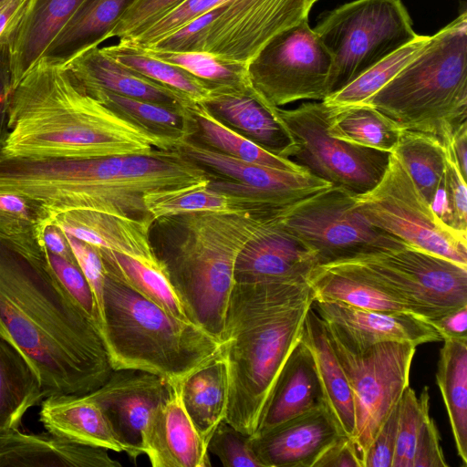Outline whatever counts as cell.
Wrapping results in <instances>:
<instances>
[{"instance_id":"11","label":"cell","mask_w":467,"mask_h":467,"mask_svg":"<svg viewBox=\"0 0 467 467\" xmlns=\"http://www.w3.org/2000/svg\"><path fill=\"white\" fill-rule=\"evenodd\" d=\"M354 199L358 212L375 227L467 267V235L435 214L394 152L380 181Z\"/></svg>"},{"instance_id":"29","label":"cell","mask_w":467,"mask_h":467,"mask_svg":"<svg viewBox=\"0 0 467 467\" xmlns=\"http://www.w3.org/2000/svg\"><path fill=\"white\" fill-rule=\"evenodd\" d=\"M229 387L228 365L222 346L217 353L181 380L182 404L206 444L225 419Z\"/></svg>"},{"instance_id":"31","label":"cell","mask_w":467,"mask_h":467,"mask_svg":"<svg viewBox=\"0 0 467 467\" xmlns=\"http://www.w3.org/2000/svg\"><path fill=\"white\" fill-rule=\"evenodd\" d=\"M302 339L315 358L327 404L344 433L353 441L356 420L352 391L329 342L326 326L312 306L305 319Z\"/></svg>"},{"instance_id":"16","label":"cell","mask_w":467,"mask_h":467,"mask_svg":"<svg viewBox=\"0 0 467 467\" xmlns=\"http://www.w3.org/2000/svg\"><path fill=\"white\" fill-rule=\"evenodd\" d=\"M241 250L235 282H309L317 266L311 250L280 222L276 209Z\"/></svg>"},{"instance_id":"13","label":"cell","mask_w":467,"mask_h":467,"mask_svg":"<svg viewBox=\"0 0 467 467\" xmlns=\"http://www.w3.org/2000/svg\"><path fill=\"white\" fill-rule=\"evenodd\" d=\"M330 107L322 101L305 102L277 111L297 144L291 161L311 174L354 194L372 189L383 176L390 152L338 140L327 132Z\"/></svg>"},{"instance_id":"8","label":"cell","mask_w":467,"mask_h":467,"mask_svg":"<svg viewBox=\"0 0 467 467\" xmlns=\"http://www.w3.org/2000/svg\"><path fill=\"white\" fill-rule=\"evenodd\" d=\"M314 30L332 58L327 96L419 36L401 0L344 4L325 15Z\"/></svg>"},{"instance_id":"45","label":"cell","mask_w":467,"mask_h":467,"mask_svg":"<svg viewBox=\"0 0 467 467\" xmlns=\"http://www.w3.org/2000/svg\"><path fill=\"white\" fill-rule=\"evenodd\" d=\"M430 416V394L424 387L419 397L409 386L400 400L397 442L392 467H412L415 444L425 420Z\"/></svg>"},{"instance_id":"24","label":"cell","mask_w":467,"mask_h":467,"mask_svg":"<svg viewBox=\"0 0 467 467\" xmlns=\"http://www.w3.org/2000/svg\"><path fill=\"white\" fill-rule=\"evenodd\" d=\"M65 67L84 91L100 89L181 110H188L194 103L181 92L124 67L99 47L78 55Z\"/></svg>"},{"instance_id":"55","label":"cell","mask_w":467,"mask_h":467,"mask_svg":"<svg viewBox=\"0 0 467 467\" xmlns=\"http://www.w3.org/2000/svg\"><path fill=\"white\" fill-rule=\"evenodd\" d=\"M314 467H362V462L355 443L344 436L321 455Z\"/></svg>"},{"instance_id":"26","label":"cell","mask_w":467,"mask_h":467,"mask_svg":"<svg viewBox=\"0 0 467 467\" xmlns=\"http://www.w3.org/2000/svg\"><path fill=\"white\" fill-rule=\"evenodd\" d=\"M109 450L78 443L51 432L0 434V467H121Z\"/></svg>"},{"instance_id":"1","label":"cell","mask_w":467,"mask_h":467,"mask_svg":"<svg viewBox=\"0 0 467 467\" xmlns=\"http://www.w3.org/2000/svg\"><path fill=\"white\" fill-rule=\"evenodd\" d=\"M0 337L29 361L45 397L87 394L113 371L98 327L46 255L27 254L1 240Z\"/></svg>"},{"instance_id":"46","label":"cell","mask_w":467,"mask_h":467,"mask_svg":"<svg viewBox=\"0 0 467 467\" xmlns=\"http://www.w3.org/2000/svg\"><path fill=\"white\" fill-rule=\"evenodd\" d=\"M220 4L221 0H184L129 40L120 41L148 49Z\"/></svg>"},{"instance_id":"44","label":"cell","mask_w":467,"mask_h":467,"mask_svg":"<svg viewBox=\"0 0 467 467\" xmlns=\"http://www.w3.org/2000/svg\"><path fill=\"white\" fill-rule=\"evenodd\" d=\"M430 37L431 36L419 35L414 40L377 62L323 101L330 107L365 103L420 54Z\"/></svg>"},{"instance_id":"52","label":"cell","mask_w":467,"mask_h":467,"mask_svg":"<svg viewBox=\"0 0 467 467\" xmlns=\"http://www.w3.org/2000/svg\"><path fill=\"white\" fill-rule=\"evenodd\" d=\"M400 402L387 418L369 448L364 459L363 467H392L395 454Z\"/></svg>"},{"instance_id":"6","label":"cell","mask_w":467,"mask_h":467,"mask_svg":"<svg viewBox=\"0 0 467 467\" xmlns=\"http://www.w3.org/2000/svg\"><path fill=\"white\" fill-rule=\"evenodd\" d=\"M113 370L135 369L181 381L222 342L106 275L99 327Z\"/></svg>"},{"instance_id":"43","label":"cell","mask_w":467,"mask_h":467,"mask_svg":"<svg viewBox=\"0 0 467 467\" xmlns=\"http://www.w3.org/2000/svg\"><path fill=\"white\" fill-rule=\"evenodd\" d=\"M145 50L154 57L184 69L207 85L211 91L223 88L247 89L252 87L245 64L205 51Z\"/></svg>"},{"instance_id":"17","label":"cell","mask_w":467,"mask_h":467,"mask_svg":"<svg viewBox=\"0 0 467 467\" xmlns=\"http://www.w3.org/2000/svg\"><path fill=\"white\" fill-rule=\"evenodd\" d=\"M170 382L155 374L113 370L108 380L88 394L108 416L125 452L132 459L143 454L142 430L150 411L169 394Z\"/></svg>"},{"instance_id":"33","label":"cell","mask_w":467,"mask_h":467,"mask_svg":"<svg viewBox=\"0 0 467 467\" xmlns=\"http://www.w3.org/2000/svg\"><path fill=\"white\" fill-rule=\"evenodd\" d=\"M108 277L147 298L170 315L192 322L163 266L140 262L124 254L97 249Z\"/></svg>"},{"instance_id":"50","label":"cell","mask_w":467,"mask_h":467,"mask_svg":"<svg viewBox=\"0 0 467 467\" xmlns=\"http://www.w3.org/2000/svg\"><path fill=\"white\" fill-rule=\"evenodd\" d=\"M446 148L443 190L448 212V224L467 235V186L456 161Z\"/></svg>"},{"instance_id":"59","label":"cell","mask_w":467,"mask_h":467,"mask_svg":"<svg viewBox=\"0 0 467 467\" xmlns=\"http://www.w3.org/2000/svg\"><path fill=\"white\" fill-rule=\"evenodd\" d=\"M11 92V68L8 43L0 46V132L6 126L7 99Z\"/></svg>"},{"instance_id":"25","label":"cell","mask_w":467,"mask_h":467,"mask_svg":"<svg viewBox=\"0 0 467 467\" xmlns=\"http://www.w3.org/2000/svg\"><path fill=\"white\" fill-rule=\"evenodd\" d=\"M325 404L315 358L301 337L275 379L254 434Z\"/></svg>"},{"instance_id":"51","label":"cell","mask_w":467,"mask_h":467,"mask_svg":"<svg viewBox=\"0 0 467 467\" xmlns=\"http://www.w3.org/2000/svg\"><path fill=\"white\" fill-rule=\"evenodd\" d=\"M67 238L77 263L85 275L94 296L99 316L98 327H99L102 317L103 293L106 280V274L101 258L96 248L92 245L69 234H67Z\"/></svg>"},{"instance_id":"56","label":"cell","mask_w":467,"mask_h":467,"mask_svg":"<svg viewBox=\"0 0 467 467\" xmlns=\"http://www.w3.org/2000/svg\"><path fill=\"white\" fill-rule=\"evenodd\" d=\"M28 3L29 0H3L0 2V46L8 43Z\"/></svg>"},{"instance_id":"39","label":"cell","mask_w":467,"mask_h":467,"mask_svg":"<svg viewBox=\"0 0 467 467\" xmlns=\"http://www.w3.org/2000/svg\"><path fill=\"white\" fill-rule=\"evenodd\" d=\"M52 213L23 194L0 192V240L30 255L44 257L43 231Z\"/></svg>"},{"instance_id":"47","label":"cell","mask_w":467,"mask_h":467,"mask_svg":"<svg viewBox=\"0 0 467 467\" xmlns=\"http://www.w3.org/2000/svg\"><path fill=\"white\" fill-rule=\"evenodd\" d=\"M207 449L224 467H263L253 451L250 436L224 420L213 431Z\"/></svg>"},{"instance_id":"22","label":"cell","mask_w":467,"mask_h":467,"mask_svg":"<svg viewBox=\"0 0 467 467\" xmlns=\"http://www.w3.org/2000/svg\"><path fill=\"white\" fill-rule=\"evenodd\" d=\"M202 103L224 124L268 151L287 159L296 153L297 144L277 107L253 87L213 90Z\"/></svg>"},{"instance_id":"19","label":"cell","mask_w":467,"mask_h":467,"mask_svg":"<svg viewBox=\"0 0 467 467\" xmlns=\"http://www.w3.org/2000/svg\"><path fill=\"white\" fill-rule=\"evenodd\" d=\"M347 436L327 404L250 436L263 467H314L321 455Z\"/></svg>"},{"instance_id":"54","label":"cell","mask_w":467,"mask_h":467,"mask_svg":"<svg viewBox=\"0 0 467 467\" xmlns=\"http://www.w3.org/2000/svg\"><path fill=\"white\" fill-rule=\"evenodd\" d=\"M425 320L436 330L442 341L467 340V305Z\"/></svg>"},{"instance_id":"27","label":"cell","mask_w":467,"mask_h":467,"mask_svg":"<svg viewBox=\"0 0 467 467\" xmlns=\"http://www.w3.org/2000/svg\"><path fill=\"white\" fill-rule=\"evenodd\" d=\"M39 420L48 431L64 439L125 451L100 405L87 394H55L41 401Z\"/></svg>"},{"instance_id":"12","label":"cell","mask_w":467,"mask_h":467,"mask_svg":"<svg viewBox=\"0 0 467 467\" xmlns=\"http://www.w3.org/2000/svg\"><path fill=\"white\" fill-rule=\"evenodd\" d=\"M327 332L352 391L356 420V435L352 441L363 467V459L371 442L410 386V371L417 346L386 341L362 349H351L329 329L327 328Z\"/></svg>"},{"instance_id":"7","label":"cell","mask_w":467,"mask_h":467,"mask_svg":"<svg viewBox=\"0 0 467 467\" xmlns=\"http://www.w3.org/2000/svg\"><path fill=\"white\" fill-rule=\"evenodd\" d=\"M402 129L442 143L467 119V12L431 36L420 54L365 103Z\"/></svg>"},{"instance_id":"21","label":"cell","mask_w":467,"mask_h":467,"mask_svg":"<svg viewBox=\"0 0 467 467\" xmlns=\"http://www.w3.org/2000/svg\"><path fill=\"white\" fill-rule=\"evenodd\" d=\"M142 451L153 467L211 466L207 444L182 404L181 381L170 382L168 396L150 411Z\"/></svg>"},{"instance_id":"35","label":"cell","mask_w":467,"mask_h":467,"mask_svg":"<svg viewBox=\"0 0 467 467\" xmlns=\"http://www.w3.org/2000/svg\"><path fill=\"white\" fill-rule=\"evenodd\" d=\"M212 181V180H211ZM210 182L144 195V204L153 220L187 212H243L273 208L249 195L216 190Z\"/></svg>"},{"instance_id":"41","label":"cell","mask_w":467,"mask_h":467,"mask_svg":"<svg viewBox=\"0 0 467 467\" xmlns=\"http://www.w3.org/2000/svg\"><path fill=\"white\" fill-rule=\"evenodd\" d=\"M85 92L101 104L159 135L183 140L193 134L190 109L181 110L100 89Z\"/></svg>"},{"instance_id":"10","label":"cell","mask_w":467,"mask_h":467,"mask_svg":"<svg viewBox=\"0 0 467 467\" xmlns=\"http://www.w3.org/2000/svg\"><path fill=\"white\" fill-rule=\"evenodd\" d=\"M281 223L314 254L317 266L402 247L401 240L369 223L354 193L331 185L276 209Z\"/></svg>"},{"instance_id":"38","label":"cell","mask_w":467,"mask_h":467,"mask_svg":"<svg viewBox=\"0 0 467 467\" xmlns=\"http://www.w3.org/2000/svg\"><path fill=\"white\" fill-rule=\"evenodd\" d=\"M309 284L317 300L337 302L360 309L410 312L403 304L382 290L337 265L317 266Z\"/></svg>"},{"instance_id":"48","label":"cell","mask_w":467,"mask_h":467,"mask_svg":"<svg viewBox=\"0 0 467 467\" xmlns=\"http://www.w3.org/2000/svg\"><path fill=\"white\" fill-rule=\"evenodd\" d=\"M184 0H133L110 32L109 38L129 40Z\"/></svg>"},{"instance_id":"40","label":"cell","mask_w":467,"mask_h":467,"mask_svg":"<svg viewBox=\"0 0 467 467\" xmlns=\"http://www.w3.org/2000/svg\"><path fill=\"white\" fill-rule=\"evenodd\" d=\"M393 152L404 165L420 194L431 206L443 181L445 145L435 135L403 129Z\"/></svg>"},{"instance_id":"3","label":"cell","mask_w":467,"mask_h":467,"mask_svg":"<svg viewBox=\"0 0 467 467\" xmlns=\"http://www.w3.org/2000/svg\"><path fill=\"white\" fill-rule=\"evenodd\" d=\"M314 300L309 282H235L221 337L230 381L224 420L243 433H255Z\"/></svg>"},{"instance_id":"60","label":"cell","mask_w":467,"mask_h":467,"mask_svg":"<svg viewBox=\"0 0 467 467\" xmlns=\"http://www.w3.org/2000/svg\"><path fill=\"white\" fill-rule=\"evenodd\" d=\"M3 0H0V2H2Z\"/></svg>"},{"instance_id":"36","label":"cell","mask_w":467,"mask_h":467,"mask_svg":"<svg viewBox=\"0 0 467 467\" xmlns=\"http://www.w3.org/2000/svg\"><path fill=\"white\" fill-rule=\"evenodd\" d=\"M190 110L193 120V134L190 139L245 161L289 171H307L290 159L268 151L227 126L203 103H193Z\"/></svg>"},{"instance_id":"42","label":"cell","mask_w":467,"mask_h":467,"mask_svg":"<svg viewBox=\"0 0 467 467\" xmlns=\"http://www.w3.org/2000/svg\"><path fill=\"white\" fill-rule=\"evenodd\" d=\"M111 58L124 67L157 83L177 90L194 103H202L211 89L184 69L150 55L145 49L125 41L101 47Z\"/></svg>"},{"instance_id":"53","label":"cell","mask_w":467,"mask_h":467,"mask_svg":"<svg viewBox=\"0 0 467 467\" xmlns=\"http://www.w3.org/2000/svg\"><path fill=\"white\" fill-rule=\"evenodd\" d=\"M412 467H449L437 426L431 415L420 431L412 459Z\"/></svg>"},{"instance_id":"49","label":"cell","mask_w":467,"mask_h":467,"mask_svg":"<svg viewBox=\"0 0 467 467\" xmlns=\"http://www.w3.org/2000/svg\"><path fill=\"white\" fill-rule=\"evenodd\" d=\"M46 257L60 283L98 327L99 316L95 298L78 263L69 262L47 250Z\"/></svg>"},{"instance_id":"4","label":"cell","mask_w":467,"mask_h":467,"mask_svg":"<svg viewBox=\"0 0 467 467\" xmlns=\"http://www.w3.org/2000/svg\"><path fill=\"white\" fill-rule=\"evenodd\" d=\"M273 208L187 212L151 224L156 255L192 322L220 341L237 257Z\"/></svg>"},{"instance_id":"34","label":"cell","mask_w":467,"mask_h":467,"mask_svg":"<svg viewBox=\"0 0 467 467\" xmlns=\"http://www.w3.org/2000/svg\"><path fill=\"white\" fill-rule=\"evenodd\" d=\"M436 383L440 389L459 457L467 466V340H443Z\"/></svg>"},{"instance_id":"5","label":"cell","mask_w":467,"mask_h":467,"mask_svg":"<svg viewBox=\"0 0 467 467\" xmlns=\"http://www.w3.org/2000/svg\"><path fill=\"white\" fill-rule=\"evenodd\" d=\"M161 189V178L147 155L58 158L0 152V192L36 200L52 215L83 209L144 217L149 215L144 195Z\"/></svg>"},{"instance_id":"28","label":"cell","mask_w":467,"mask_h":467,"mask_svg":"<svg viewBox=\"0 0 467 467\" xmlns=\"http://www.w3.org/2000/svg\"><path fill=\"white\" fill-rule=\"evenodd\" d=\"M84 0H29L8 41L11 90L43 54Z\"/></svg>"},{"instance_id":"23","label":"cell","mask_w":467,"mask_h":467,"mask_svg":"<svg viewBox=\"0 0 467 467\" xmlns=\"http://www.w3.org/2000/svg\"><path fill=\"white\" fill-rule=\"evenodd\" d=\"M67 234L97 249L124 254L140 262L161 265L150 238L151 216L130 217L93 210H69L53 214Z\"/></svg>"},{"instance_id":"18","label":"cell","mask_w":467,"mask_h":467,"mask_svg":"<svg viewBox=\"0 0 467 467\" xmlns=\"http://www.w3.org/2000/svg\"><path fill=\"white\" fill-rule=\"evenodd\" d=\"M312 308L327 328L351 349H362L386 341L407 342L415 346L442 341L424 318L410 312L360 309L317 299Z\"/></svg>"},{"instance_id":"57","label":"cell","mask_w":467,"mask_h":467,"mask_svg":"<svg viewBox=\"0 0 467 467\" xmlns=\"http://www.w3.org/2000/svg\"><path fill=\"white\" fill-rule=\"evenodd\" d=\"M43 244L47 251L69 262L77 263L67 234L53 220L45 226Z\"/></svg>"},{"instance_id":"14","label":"cell","mask_w":467,"mask_h":467,"mask_svg":"<svg viewBox=\"0 0 467 467\" xmlns=\"http://www.w3.org/2000/svg\"><path fill=\"white\" fill-rule=\"evenodd\" d=\"M332 58L308 18L272 37L247 64L250 83L275 107L327 97Z\"/></svg>"},{"instance_id":"32","label":"cell","mask_w":467,"mask_h":467,"mask_svg":"<svg viewBox=\"0 0 467 467\" xmlns=\"http://www.w3.org/2000/svg\"><path fill=\"white\" fill-rule=\"evenodd\" d=\"M44 398L42 383L29 361L0 337V434L17 429L25 413Z\"/></svg>"},{"instance_id":"61","label":"cell","mask_w":467,"mask_h":467,"mask_svg":"<svg viewBox=\"0 0 467 467\" xmlns=\"http://www.w3.org/2000/svg\"><path fill=\"white\" fill-rule=\"evenodd\" d=\"M317 0H315V2H317Z\"/></svg>"},{"instance_id":"37","label":"cell","mask_w":467,"mask_h":467,"mask_svg":"<svg viewBox=\"0 0 467 467\" xmlns=\"http://www.w3.org/2000/svg\"><path fill=\"white\" fill-rule=\"evenodd\" d=\"M327 130L338 140L391 153L403 129L374 107L359 104L330 107Z\"/></svg>"},{"instance_id":"2","label":"cell","mask_w":467,"mask_h":467,"mask_svg":"<svg viewBox=\"0 0 467 467\" xmlns=\"http://www.w3.org/2000/svg\"><path fill=\"white\" fill-rule=\"evenodd\" d=\"M88 96L65 66L40 58L11 90L0 152L20 157L101 158L174 150Z\"/></svg>"},{"instance_id":"15","label":"cell","mask_w":467,"mask_h":467,"mask_svg":"<svg viewBox=\"0 0 467 467\" xmlns=\"http://www.w3.org/2000/svg\"><path fill=\"white\" fill-rule=\"evenodd\" d=\"M315 0H221L199 51L247 65L275 35L308 18Z\"/></svg>"},{"instance_id":"20","label":"cell","mask_w":467,"mask_h":467,"mask_svg":"<svg viewBox=\"0 0 467 467\" xmlns=\"http://www.w3.org/2000/svg\"><path fill=\"white\" fill-rule=\"evenodd\" d=\"M175 150L205 170L256 190L281 206L332 185L308 171H289L245 161L190 138L182 140Z\"/></svg>"},{"instance_id":"9","label":"cell","mask_w":467,"mask_h":467,"mask_svg":"<svg viewBox=\"0 0 467 467\" xmlns=\"http://www.w3.org/2000/svg\"><path fill=\"white\" fill-rule=\"evenodd\" d=\"M330 265L351 271L424 319L467 305V267L409 244Z\"/></svg>"},{"instance_id":"30","label":"cell","mask_w":467,"mask_h":467,"mask_svg":"<svg viewBox=\"0 0 467 467\" xmlns=\"http://www.w3.org/2000/svg\"><path fill=\"white\" fill-rule=\"evenodd\" d=\"M133 0H84L50 43L41 58L65 66L83 52L99 47Z\"/></svg>"},{"instance_id":"58","label":"cell","mask_w":467,"mask_h":467,"mask_svg":"<svg viewBox=\"0 0 467 467\" xmlns=\"http://www.w3.org/2000/svg\"><path fill=\"white\" fill-rule=\"evenodd\" d=\"M460 169L462 177H467V121L462 122L451 133L443 143Z\"/></svg>"}]
</instances>
